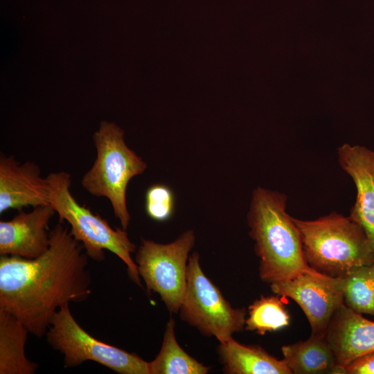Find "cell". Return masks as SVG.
<instances>
[{
	"instance_id": "9",
	"label": "cell",
	"mask_w": 374,
	"mask_h": 374,
	"mask_svg": "<svg viewBox=\"0 0 374 374\" xmlns=\"http://www.w3.org/2000/svg\"><path fill=\"white\" fill-rule=\"evenodd\" d=\"M278 295L293 299L305 313L311 334L325 337L335 310L344 303L343 280L317 271L303 272L280 282L270 284Z\"/></svg>"
},
{
	"instance_id": "4",
	"label": "cell",
	"mask_w": 374,
	"mask_h": 374,
	"mask_svg": "<svg viewBox=\"0 0 374 374\" xmlns=\"http://www.w3.org/2000/svg\"><path fill=\"white\" fill-rule=\"evenodd\" d=\"M49 187V203L59 215V221H66L70 232L80 242L88 257L95 261L105 260V251L116 255L127 266L130 278L142 287L138 267L131 254L136 250L125 229L112 228L98 213L80 205L70 190L71 175L66 172H51L46 177Z\"/></svg>"
},
{
	"instance_id": "15",
	"label": "cell",
	"mask_w": 374,
	"mask_h": 374,
	"mask_svg": "<svg viewBox=\"0 0 374 374\" xmlns=\"http://www.w3.org/2000/svg\"><path fill=\"white\" fill-rule=\"evenodd\" d=\"M292 374H344L326 337L312 335L305 341L281 348Z\"/></svg>"
},
{
	"instance_id": "12",
	"label": "cell",
	"mask_w": 374,
	"mask_h": 374,
	"mask_svg": "<svg viewBox=\"0 0 374 374\" xmlns=\"http://www.w3.org/2000/svg\"><path fill=\"white\" fill-rule=\"evenodd\" d=\"M337 154L340 166L357 189L349 217L363 229L374 251V151L345 143Z\"/></svg>"
},
{
	"instance_id": "2",
	"label": "cell",
	"mask_w": 374,
	"mask_h": 374,
	"mask_svg": "<svg viewBox=\"0 0 374 374\" xmlns=\"http://www.w3.org/2000/svg\"><path fill=\"white\" fill-rule=\"evenodd\" d=\"M286 204L285 194L258 187L247 215L249 235L259 258V276L269 285L316 271L305 259L300 231L287 213Z\"/></svg>"
},
{
	"instance_id": "18",
	"label": "cell",
	"mask_w": 374,
	"mask_h": 374,
	"mask_svg": "<svg viewBox=\"0 0 374 374\" xmlns=\"http://www.w3.org/2000/svg\"><path fill=\"white\" fill-rule=\"evenodd\" d=\"M284 298L276 294L261 296L254 301L248 308L249 317L245 321V329L263 335L288 326L290 314Z\"/></svg>"
},
{
	"instance_id": "1",
	"label": "cell",
	"mask_w": 374,
	"mask_h": 374,
	"mask_svg": "<svg viewBox=\"0 0 374 374\" xmlns=\"http://www.w3.org/2000/svg\"><path fill=\"white\" fill-rule=\"evenodd\" d=\"M91 294L88 256L62 222L51 230L50 246L39 257L1 256L0 309L37 337L46 335L62 306Z\"/></svg>"
},
{
	"instance_id": "7",
	"label": "cell",
	"mask_w": 374,
	"mask_h": 374,
	"mask_svg": "<svg viewBox=\"0 0 374 374\" xmlns=\"http://www.w3.org/2000/svg\"><path fill=\"white\" fill-rule=\"evenodd\" d=\"M186 290L179 312L180 318L206 336L219 342L232 337L245 325V308H233L218 287L205 275L199 255L188 257Z\"/></svg>"
},
{
	"instance_id": "14",
	"label": "cell",
	"mask_w": 374,
	"mask_h": 374,
	"mask_svg": "<svg viewBox=\"0 0 374 374\" xmlns=\"http://www.w3.org/2000/svg\"><path fill=\"white\" fill-rule=\"evenodd\" d=\"M219 359L226 374H292L278 359L257 345H245L233 339L220 342Z\"/></svg>"
},
{
	"instance_id": "8",
	"label": "cell",
	"mask_w": 374,
	"mask_h": 374,
	"mask_svg": "<svg viewBox=\"0 0 374 374\" xmlns=\"http://www.w3.org/2000/svg\"><path fill=\"white\" fill-rule=\"evenodd\" d=\"M192 230L168 244L142 239L135 257L139 276L149 293H157L168 310L179 311L186 290L187 261L194 246Z\"/></svg>"
},
{
	"instance_id": "11",
	"label": "cell",
	"mask_w": 374,
	"mask_h": 374,
	"mask_svg": "<svg viewBox=\"0 0 374 374\" xmlns=\"http://www.w3.org/2000/svg\"><path fill=\"white\" fill-rule=\"evenodd\" d=\"M48 204V184L41 176L39 167L30 161L21 163L13 156L1 153L0 213Z\"/></svg>"
},
{
	"instance_id": "20",
	"label": "cell",
	"mask_w": 374,
	"mask_h": 374,
	"mask_svg": "<svg viewBox=\"0 0 374 374\" xmlns=\"http://www.w3.org/2000/svg\"><path fill=\"white\" fill-rule=\"evenodd\" d=\"M145 198V211L151 219L164 222L171 217L175 210V195L170 188L154 184L147 189Z\"/></svg>"
},
{
	"instance_id": "5",
	"label": "cell",
	"mask_w": 374,
	"mask_h": 374,
	"mask_svg": "<svg viewBox=\"0 0 374 374\" xmlns=\"http://www.w3.org/2000/svg\"><path fill=\"white\" fill-rule=\"evenodd\" d=\"M93 139L96 158L81 185L91 195L109 199L121 228L126 229L131 220L126 202L127 184L145 171L147 164L127 145L123 130L114 123L101 121Z\"/></svg>"
},
{
	"instance_id": "3",
	"label": "cell",
	"mask_w": 374,
	"mask_h": 374,
	"mask_svg": "<svg viewBox=\"0 0 374 374\" xmlns=\"http://www.w3.org/2000/svg\"><path fill=\"white\" fill-rule=\"evenodd\" d=\"M302 239L305 259L314 271L343 277L353 268L374 263V251L363 229L336 212L314 220L293 217Z\"/></svg>"
},
{
	"instance_id": "17",
	"label": "cell",
	"mask_w": 374,
	"mask_h": 374,
	"mask_svg": "<svg viewBox=\"0 0 374 374\" xmlns=\"http://www.w3.org/2000/svg\"><path fill=\"white\" fill-rule=\"evenodd\" d=\"M175 321L170 318L163 335L161 350L148 362L150 374H206L210 367L199 362L179 345L175 332Z\"/></svg>"
},
{
	"instance_id": "6",
	"label": "cell",
	"mask_w": 374,
	"mask_h": 374,
	"mask_svg": "<svg viewBox=\"0 0 374 374\" xmlns=\"http://www.w3.org/2000/svg\"><path fill=\"white\" fill-rule=\"evenodd\" d=\"M45 335L51 347L63 355L66 368L93 361L119 374H150L148 362L85 331L71 314L69 304L55 312Z\"/></svg>"
},
{
	"instance_id": "16",
	"label": "cell",
	"mask_w": 374,
	"mask_h": 374,
	"mask_svg": "<svg viewBox=\"0 0 374 374\" xmlns=\"http://www.w3.org/2000/svg\"><path fill=\"white\" fill-rule=\"evenodd\" d=\"M30 333L15 316L0 309V374H34L38 364L26 356Z\"/></svg>"
},
{
	"instance_id": "21",
	"label": "cell",
	"mask_w": 374,
	"mask_h": 374,
	"mask_svg": "<svg viewBox=\"0 0 374 374\" xmlns=\"http://www.w3.org/2000/svg\"><path fill=\"white\" fill-rule=\"evenodd\" d=\"M344 374H374V352L359 357L344 367Z\"/></svg>"
},
{
	"instance_id": "13",
	"label": "cell",
	"mask_w": 374,
	"mask_h": 374,
	"mask_svg": "<svg viewBox=\"0 0 374 374\" xmlns=\"http://www.w3.org/2000/svg\"><path fill=\"white\" fill-rule=\"evenodd\" d=\"M325 337L343 370L355 359L374 352V322L344 303L333 314Z\"/></svg>"
},
{
	"instance_id": "10",
	"label": "cell",
	"mask_w": 374,
	"mask_h": 374,
	"mask_svg": "<svg viewBox=\"0 0 374 374\" xmlns=\"http://www.w3.org/2000/svg\"><path fill=\"white\" fill-rule=\"evenodd\" d=\"M56 213L50 205L18 211L11 220L0 222V255L33 259L49 247L48 224Z\"/></svg>"
},
{
	"instance_id": "19",
	"label": "cell",
	"mask_w": 374,
	"mask_h": 374,
	"mask_svg": "<svg viewBox=\"0 0 374 374\" xmlns=\"http://www.w3.org/2000/svg\"><path fill=\"white\" fill-rule=\"evenodd\" d=\"M341 278L345 305L374 316V263L356 267Z\"/></svg>"
}]
</instances>
